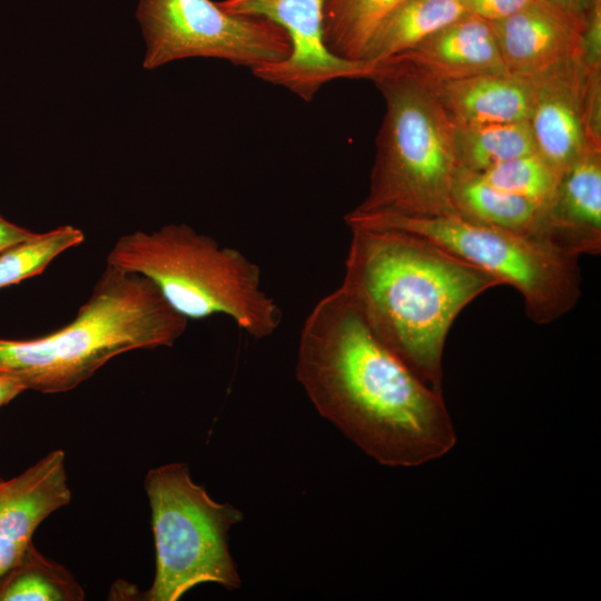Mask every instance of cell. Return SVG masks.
Returning <instances> with one entry per match:
<instances>
[{
	"mask_svg": "<svg viewBox=\"0 0 601 601\" xmlns=\"http://www.w3.org/2000/svg\"><path fill=\"white\" fill-rule=\"evenodd\" d=\"M465 14L464 0H406L375 29L363 60L380 63L414 47Z\"/></svg>",
	"mask_w": 601,
	"mask_h": 601,
	"instance_id": "obj_17",
	"label": "cell"
},
{
	"mask_svg": "<svg viewBox=\"0 0 601 601\" xmlns=\"http://www.w3.org/2000/svg\"><path fill=\"white\" fill-rule=\"evenodd\" d=\"M453 126L456 166L467 171L482 174L536 151L529 120Z\"/></svg>",
	"mask_w": 601,
	"mask_h": 601,
	"instance_id": "obj_18",
	"label": "cell"
},
{
	"mask_svg": "<svg viewBox=\"0 0 601 601\" xmlns=\"http://www.w3.org/2000/svg\"><path fill=\"white\" fill-rule=\"evenodd\" d=\"M532 79L535 149L562 174L587 150L601 148V71L577 56Z\"/></svg>",
	"mask_w": 601,
	"mask_h": 601,
	"instance_id": "obj_10",
	"label": "cell"
},
{
	"mask_svg": "<svg viewBox=\"0 0 601 601\" xmlns=\"http://www.w3.org/2000/svg\"><path fill=\"white\" fill-rule=\"evenodd\" d=\"M218 3L229 13L265 18L285 31L289 56L252 71L257 78L288 89L306 102L333 80L370 79L376 69L370 61L341 58L328 50L324 39L326 0H224Z\"/></svg>",
	"mask_w": 601,
	"mask_h": 601,
	"instance_id": "obj_9",
	"label": "cell"
},
{
	"mask_svg": "<svg viewBox=\"0 0 601 601\" xmlns=\"http://www.w3.org/2000/svg\"><path fill=\"white\" fill-rule=\"evenodd\" d=\"M155 544V575L147 601H177L201 583L240 587L229 530L243 513L213 500L185 463L150 469L145 477Z\"/></svg>",
	"mask_w": 601,
	"mask_h": 601,
	"instance_id": "obj_7",
	"label": "cell"
},
{
	"mask_svg": "<svg viewBox=\"0 0 601 601\" xmlns=\"http://www.w3.org/2000/svg\"><path fill=\"white\" fill-rule=\"evenodd\" d=\"M344 220L349 228L402 230L433 242L514 287L523 298L526 316L536 324L561 318L581 295L578 256L456 213L408 216L351 210Z\"/></svg>",
	"mask_w": 601,
	"mask_h": 601,
	"instance_id": "obj_6",
	"label": "cell"
},
{
	"mask_svg": "<svg viewBox=\"0 0 601 601\" xmlns=\"http://www.w3.org/2000/svg\"><path fill=\"white\" fill-rule=\"evenodd\" d=\"M24 391L27 387L17 376L0 372V407L10 403Z\"/></svg>",
	"mask_w": 601,
	"mask_h": 601,
	"instance_id": "obj_27",
	"label": "cell"
},
{
	"mask_svg": "<svg viewBox=\"0 0 601 601\" xmlns=\"http://www.w3.org/2000/svg\"><path fill=\"white\" fill-rule=\"evenodd\" d=\"M535 0H464L466 12L489 22L502 20Z\"/></svg>",
	"mask_w": 601,
	"mask_h": 601,
	"instance_id": "obj_24",
	"label": "cell"
},
{
	"mask_svg": "<svg viewBox=\"0 0 601 601\" xmlns=\"http://www.w3.org/2000/svg\"><path fill=\"white\" fill-rule=\"evenodd\" d=\"M187 321L148 278L107 264L70 323L36 338H0V372L27 390L68 392L120 354L173 346Z\"/></svg>",
	"mask_w": 601,
	"mask_h": 601,
	"instance_id": "obj_3",
	"label": "cell"
},
{
	"mask_svg": "<svg viewBox=\"0 0 601 601\" xmlns=\"http://www.w3.org/2000/svg\"><path fill=\"white\" fill-rule=\"evenodd\" d=\"M107 264L148 278L187 319L224 314L256 339L272 336L282 324L280 307L260 287L258 265L187 224L124 235Z\"/></svg>",
	"mask_w": 601,
	"mask_h": 601,
	"instance_id": "obj_4",
	"label": "cell"
},
{
	"mask_svg": "<svg viewBox=\"0 0 601 601\" xmlns=\"http://www.w3.org/2000/svg\"><path fill=\"white\" fill-rule=\"evenodd\" d=\"M342 287L375 336L442 392V358L459 314L501 280L433 242L394 229L351 228Z\"/></svg>",
	"mask_w": 601,
	"mask_h": 601,
	"instance_id": "obj_2",
	"label": "cell"
},
{
	"mask_svg": "<svg viewBox=\"0 0 601 601\" xmlns=\"http://www.w3.org/2000/svg\"><path fill=\"white\" fill-rule=\"evenodd\" d=\"M406 0H326L324 8L325 45L334 55L363 60L375 29Z\"/></svg>",
	"mask_w": 601,
	"mask_h": 601,
	"instance_id": "obj_20",
	"label": "cell"
},
{
	"mask_svg": "<svg viewBox=\"0 0 601 601\" xmlns=\"http://www.w3.org/2000/svg\"><path fill=\"white\" fill-rule=\"evenodd\" d=\"M35 235L36 233L20 227L0 216V253Z\"/></svg>",
	"mask_w": 601,
	"mask_h": 601,
	"instance_id": "obj_26",
	"label": "cell"
},
{
	"mask_svg": "<svg viewBox=\"0 0 601 601\" xmlns=\"http://www.w3.org/2000/svg\"><path fill=\"white\" fill-rule=\"evenodd\" d=\"M492 186L550 207L561 173L538 151L504 161L480 174Z\"/></svg>",
	"mask_w": 601,
	"mask_h": 601,
	"instance_id": "obj_22",
	"label": "cell"
},
{
	"mask_svg": "<svg viewBox=\"0 0 601 601\" xmlns=\"http://www.w3.org/2000/svg\"><path fill=\"white\" fill-rule=\"evenodd\" d=\"M451 199L455 213L462 217L545 243L577 256L553 224L549 207L501 190L480 174L457 168Z\"/></svg>",
	"mask_w": 601,
	"mask_h": 601,
	"instance_id": "obj_14",
	"label": "cell"
},
{
	"mask_svg": "<svg viewBox=\"0 0 601 601\" xmlns=\"http://www.w3.org/2000/svg\"><path fill=\"white\" fill-rule=\"evenodd\" d=\"M550 216L579 256L601 252V148H591L562 174Z\"/></svg>",
	"mask_w": 601,
	"mask_h": 601,
	"instance_id": "obj_16",
	"label": "cell"
},
{
	"mask_svg": "<svg viewBox=\"0 0 601 601\" xmlns=\"http://www.w3.org/2000/svg\"><path fill=\"white\" fill-rule=\"evenodd\" d=\"M490 23L511 73L533 78L580 53L581 32L538 1Z\"/></svg>",
	"mask_w": 601,
	"mask_h": 601,
	"instance_id": "obj_13",
	"label": "cell"
},
{
	"mask_svg": "<svg viewBox=\"0 0 601 601\" xmlns=\"http://www.w3.org/2000/svg\"><path fill=\"white\" fill-rule=\"evenodd\" d=\"M453 125H479L529 120L532 78L504 72L481 73L431 85Z\"/></svg>",
	"mask_w": 601,
	"mask_h": 601,
	"instance_id": "obj_15",
	"label": "cell"
},
{
	"mask_svg": "<svg viewBox=\"0 0 601 601\" xmlns=\"http://www.w3.org/2000/svg\"><path fill=\"white\" fill-rule=\"evenodd\" d=\"M70 501L62 450L49 452L14 477L0 479V578L20 559L40 524Z\"/></svg>",
	"mask_w": 601,
	"mask_h": 601,
	"instance_id": "obj_11",
	"label": "cell"
},
{
	"mask_svg": "<svg viewBox=\"0 0 601 601\" xmlns=\"http://www.w3.org/2000/svg\"><path fill=\"white\" fill-rule=\"evenodd\" d=\"M85 590L62 564L46 558L31 542L0 578V601H82Z\"/></svg>",
	"mask_w": 601,
	"mask_h": 601,
	"instance_id": "obj_19",
	"label": "cell"
},
{
	"mask_svg": "<svg viewBox=\"0 0 601 601\" xmlns=\"http://www.w3.org/2000/svg\"><path fill=\"white\" fill-rule=\"evenodd\" d=\"M229 2H239V1H243V0H227Z\"/></svg>",
	"mask_w": 601,
	"mask_h": 601,
	"instance_id": "obj_28",
	"label": "cell"
},
{
	"mask_svg": "<svg viewBox=\"0 0 601 601\" xmlns=\"http://www.w3.org/2000/svg\"><path fill=\"white\" fill-rule=\"evenodd\" d=\"M296 376L317 412L380 464L420 466L456 443L442 392L375 336L342 286L306 317Z\"/></svg>",
	"mask_w": 601,
	"mask_h": 601,
	"instance_id": "obj_1",
	"label": "cell"
},
{
	"mask_svg": "<svg viewBox=\"0 0 601 601\" xmlns=\"http://www.w3.org/2000/svg\"><path fill=\"white\" fill-rule=\"evenodd\" d=\"M380 63L428 85L508 71L491 23L470 13Z\"/></svg>",
	"mask_w": 601,
	"mask_h": 601,
	"instance_id": "obj_12",
	"label": "cell"
},
{
	"mask_svg": "<svg viewBox=\"0 0 601 601\" xmlns=\"http://www.w3.org/2000/svg\"><path fill=\"white\" fill-rule=\"evenodd\" d=\"M553 12L558 13L580 32L583 29L585 20L599 0H535Z\"/></svg>",
	"mask_w": 601,
	"mask_h": 601,
	"instance_id": "obj_25",
	"label": "cell"
},
{
	"mask_svg": "<svg viewBox=\"0 0 601 601\" xmlns=\"http://www.w3.org/2000/svg\"><path fill=\"white\" fill-rule=\"evenodd\" d=\"M83 233L71 225L53 228L0 253V289L41 274L61 253L80 245Z\"/></svg>",
	"mask_w": 601,
	"mask_h": 601,
	"instance_id": "obj_21",
	"label": "cell"
},
{
	"mask_svg": "<svg viewBox=\"0 0 601 601\" xmlns=\"http://www.w3.org/2000/svg\"><path fill=\"white\" fill-rule=\"evenodd\" d=\"M370 78L385 99L365 199L356 214H455L453 124L431 85L385 63Z\"/></svg>",
	"mask_w": 601,
	"mask_h": 601,
	"instance_id": "obj_5",
	"label": "cell"
},
{
	"mask_svg": "<svg viewBox=\"0 0 601 601\" xmlns=\"http://www.w3.org/2000/svg\"><path fill=\"white\" fill-rule=\"evenodd\" d=\"M579 57L590 71H601V0L591 9L580 33Z\"/></svg>",
	"mask_w": 601,
	"mask_h": 601,
	"instance_id": "obj_23",
	"label": "cell"
},
{
	"mask_svg": "<svg viewBox=\"0 0 601 601\" xmlns=\"http://www.w3.org/2000/svg\"><path fill=\"white\" fill-rule=\"evenodd\" d=\"M144 68L186 58H217L250 69L285 60V31L260 17L234 14L211 0H140Z\"/></svg>",
	"mask_w": 601,
	"mask_h": 601,
	"instance_id": "obj_8",
	"label": "cell"
}]
</instances>
